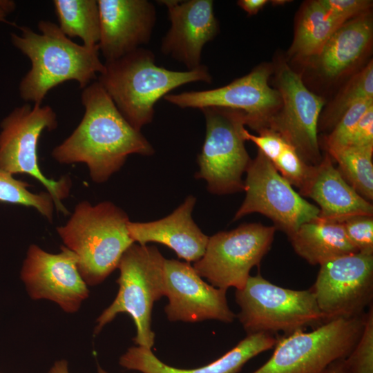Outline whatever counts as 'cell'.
<instances>
[{"instance_id": "6da1fadb", "label": "cell", "mask_w": 373, "mask_h": 373, "mask_svg": "<svg viewBox=\"0 0 373 373\" xmlns=\"http://www.w3.org/2000/svg\"><path fill=\"white\" fill-rule=\"evenodd\" d=\"M84 116L72 134L52 151L61 164L85 163L91 179L102 183L124 165L131 154L151 155L146 137L124 118L98 82L81 95Z\"/></svg>"}, {"instance_id": "7a4b0ae2", "label": "cell", "mask_w": 373, "mask_h": 373, "mask_svg": "<svg viewBox=\"0 0 373 373\" xmlns=\"http://www.w3.org/2000/svg\"><path fill=\"white\" fill-rule=\"evenodd\" d=\"M19 28L21 33H12V42L31 62L19 87L26 102L41 105L52 88L67 81H76L84 88L104 70L98 46L88 48L73 42L53 22L39 21V32L27 26Z\"/></svg>"}, {"instance_id": "3957f363", "label": "cell", "mask_w": 373, "mask_h": 373, "mask_svg": "<svg viewBox=\"0 0 373 373\" xmlns=\"http://www.w3.org/2000/svg\"><path fill=\"white\" fill-rule=\"evenodd\" d=\"M211 80L204 65L185 71L169 70L157 66L154 53L140 47L119 59L105 61L97 82L128 123L141 131L152 122L155 104L160 98L184 84Z\"/></svg>"}, {"instance_id": "277c9868", "label": "cell", "mask_w": 373, "mask_h": 373, "mask_svg": "<svg viewBox=\"0 0 373 373\" xmlns=\"http://www.w3.org/2000/svg\"><path fill=\"white\" fill-rule=\"evenodd\" d=\"M127 214L111 202L78 203L64 226L57 228L64 246L77 257L80 275L87 285L103 282L134 242Z\"/></svg>"}, {"instance_id": "5b68a950", "label": "cell", "mask_w": 373, "mask_h": 373, "mask_svg": "<svg viewBox=\"0 0 373 373\" xmlns=\"http://www.w3.org/2000/svg\"><path fill=\"white\" fill-rule=\"evenodd\" d=\"M160 251L153 246L135 242L123 254L117 268L119 276L117 294L97 318L94 334L120 313L128 314L136 327L135 343L151 349L155 334L151 329V312L155 301L164 296V262Z\"/></svg>"}, {"instance_id": "8992f818", "label": "cell", "mask_w": 373, "mask_h": 373, "mask_svg": "<svg viewBox=\"0 0 373 373\" xmlns=\"http://www.w3.org/2000/svg\"><path fill=\"white\" fill-rule=\"evenodd\" d=\"M365 314L327 321L309 332L299 329L277 338L269 359L252 373H325L346 358L359 340Z\"/></svg>"}, {"instance_id": "52a82bcc", "label": "cell", "mask_w": 373, "mask_h": 373, "mask_svg": "<svg viewBox=\"0 0 373 373\" xmlns=\"http://www.w3.org/2000/svg\"><path fill=\"white\" fill-rule=\"evenodd\" d=\"M236 301L240 308L238 318L247 334L283 332L286 335L325 322L311 289L284 288L260 274L250 276L245 286L236 289Z\"/></svg>"}, {"instance_id": "ba28073f", "label": "cell", "mask_w": 373, "mask_h": 373, "mask_svg": "<svg viewBox=\"0 0 373 373\" xmlns=\"http://www.w3.org/2000/svg\"><path fill=\"white\" fill-rule=\"evenodd\" d=\"M206 135L198 155L195 178L207 182L210 193L224 195L245 191L242 175L251 161L245 145L244 114L239 111L206 107Z\"/></svg>"}, {"instance_id": "9c48e42d", "label": "cell", "mask_w": 373, "mask_h": 373, "mask_svg": "<svg viewBox=\"0 0 373 373\" xmlns=\"http://www.w3.org/2000/svg\"><path fill=\"white\" fill-rule=\"evenodd\" d=\"M57 115L49 106L26 104L15 108L1 124L0 169L11 174H28L41 182L52 197L57 211L66 216L62 204L70 193L67 175L58 181L46 178L38 165L37 144L41 133L57 127Z\"/></svg>"}, {"instance_id": "30bf717a", "label": "cell", "mask_w": 373, "mask_h": 373, "mask_svg": "<svg viewBox=\"0 0 373 373\" xmlns=\"http://www.w3.org/2000/svg\"><path fill=\"white\" fill-rule=\"evenodd\" d=\"M276 231L274 226L248 223L220 231L209 238L203 256L193 267L215 287L240 289L269 251Z\"/></svg>"}, {"instance_id": "8fae6325", "label": "cell", "mask_w": 373, "mask_h": 373, "mask_svg": "<svg viewBox=\"0 0 373 373\" xmlns=\"http://www.w3.org/2000/svg\"><path fill=\"white\" fill-rule=\"evenodd\" d=\"M245 198L233 220L258 213L269 218L288 238L305 222L319 215L317 206L297 193L260 151L246 171Z\"/></svg>"}, {"instance_id": "7c38bea8", "label": "cell", "mask_w": 373, "mask_h": 373, "mask_svg": "<svg viewBox=\"0 0 373 373\" xmlns=\"http://www.w3.org/2000/svg\"><path fill=\"white\" fill-rule=\"evenodd\" d=\"M270 68L264 64L222 87L168 94L164 99L181 108L220 107L241 111L245 125L257 132L269 126L281 106V97L268 79Z\"/></svg>"}, {"instance_id": "4fadbf2b", "label": "cell", "mask_w": 373, "mask_h": 373, "mask_svg": "<svg viewBox=\"0 0 373 373\" xmlns=\"http://www.w3.org/2000/svg\"><path fill=\"white\" fill-rule=\"evenodd\" d=\"M311 289L325 322L365 314L372 305L373 254L357 252L323 263Z\"/></svg>"}, {"instance_id": "5bb4252c", "label": "cell", "mask_w": 373, "mask_h": 373, "mask_svg": "<svg viewBox=\"0 0 373 373\" xmlns=\"http://www.w3.org/2000/svg\"><path fill=\"white\" fill-rule=\"evenodd\" d=\"M276 85L282 103L268 128L279 133L305 163L317 165L323 158L317 132L323 99L310 91L300 75L285 63L278 68Z\"/></svg>"}, {"instance_id": "9a60e30c", "label": "cell", "mask_w": 373, "mask_h": 373, "mask_svg": "<svg viewBox=\"0 0 373 373\" xmlns=\"http://www.w3.org/2000/svg\"><path fill=\"white\" fill-rule=\"evenodd\" d=\"M21 278L32 299H46L64 312L74 313L89 294L78 269L76 254L65 246L58 254H50L36 245L27 251Z\"/></svg>"}, {"instance_id": "2e32d148", "label": "cell", "mask_w": 373, "mask_h": 373, "mask_svg": "<svg viewBox=\"0 0 373 373\" xmlns=\"http://www.w3.org/2000/svg\"><path fill=\"white\" fill-rule=\"evenodd\" d=\"M164 287L169 299L164 312L170 321L231 323L236 317L227 290L204 282L190 262L165 259Z\"/></svg>"}, {"instance_id": "e0dca14e", "label": "cell", "mask_w": 373, "mask_h": 373, "mask_svg": "<svg viewBox=\"0 0 373 373\" xmlns=\"http://www.w3.org/2000/svg\"><path fill=\"white\" fill-rule=\"evenodd\" d=\"M168 9L171 27L161 44V51L182 63L187 70L200 67L204 45L218 31L211 0L159 1Z\"/></svg>"}, {"instance_id": "ac0fdd59", "label": "cell", "mask_w": 373, "mask_h": 373, "mask_svg": "<svg viewBox=\"0 0 373 373\" xmlns=\"http://www.w3.org/2000/svg\"><path fill=\"white\" fill-rule=\"evenodd\" d=\"M99 51L106 61L119 59L149 42L156 21L147 0H97Z\"/></svg>"}, {"instance_id": "d6986e66", "label": "cell", "mask_w": 373, "mask_h": 373, "mask_svg": "<svg viewBox=\"0 0 373 373\" xmlns=\"http://www.w3.org/2000/svg\"><path fill=\"white\" fill-rule=\"evenodd\" d=\"M195 202V198L189 195L164 218L147 222L129 221L130 236L140 245L149 242L164 245L173 250L179 258L195 262L203 256L209 238L193 220Z\"/></svg>"}, {"instance_id": "ffe728a7", "label": "cell", "mask_w": 373, "mask_h": 373, "mask_svg": "<svg viewBox=\"0 0 373 373\" xmlns=\"http://www.w3.org/2000/svg\"><path fill=\"white\" fill-rule=\"evenodd\" d=\"M301 196L318 204V217L341 222L356 216H373L372 202L361 197L343 178L326 152L319 164L312 166L299 189Z\"/></svg>"}, {"instance_id": "44dd1931", "label": "cell", "mask_w": 373, "mask_h": 373, "mask_svg": "<svg viewBox=\"0 0 373 373\" xmlns=\"http://www.w3.org/2000/svg\"><path fill=\"white\" fill-rule=\"evenodd\" d=\"M276 342L277 338L269 334H247V337L217 360L195 369H179L169 366L162 362L151 349L141 346L128 348L120 356L119 363L126 369L142 373H238L247 361L271 349Z\"/></svg>"}, {"instance_id": "7402d4cb", "label": "cell", "mask_w": 373, "mask_h": 373, "mask_svg": "<svg viewBox=\"0 0 373 373\" xmlns=\"http://www.w3.org/2000/svg\"><path fill=\"white\" fill-rule=\"evenodd\" d=\"M372 33V20L365 12L342 24L317 56L323 75L336 77L352 66L370 46Z\"/></svg>"}, {"instance_id": "603a6c76", "label": "cell", "mask_w": 373, "mask_h": 373, "mask_svg": "<svg viewBox=\"0 0 373 373\" xmlns=\"http://www.w3.org/2000/svg\"><path fill=\"white\" fill-rule=\"evenodd\" d=\"M289 239L294 251L312 265L358 252L341 222L319 217L301 224Z\"/></svg>"}, {"instance_id": "cb8c5ba5", "label": "cell", "mask_w": 373, "mask_h": 373, "mask_svg": "<svg viewBox=\"0 0 373 373\" xmlns=\"http://www.w3.org/2000/svg\"><path fill=\"white\" fill-rule=\"evenodd\" d=\"M343 23L331 17L319 0L309 1L300 16L291 47V54L317 57L332 34Z\"/></svg>"}, {"instance_id": "d4e9b609", "label": "cell", "mask_w": 373, "mask_h": 373, "mask_svg": "<svg viewBox=\"0 0 373 373\" xmlns=\"http://www.w3.org/2000/svg\"><path fill=\"white\" fill-rule=\"evenodd\" d=\"M59 28L69 37H79L88 48L98 46L100 38L97 0H55Z\"/></svg>"}, {"instance_id": "484cf974", "label": "cell", "mask_w": 373, "mask_h": 373, "mask_svg": "<svg viewBox=\"0 0 373 373\" xmlns=\"http://www.w3.org/2000/svg\"><path fill=\"white\" fill-rule=\"evenodd\" d=\"M346 182L364 199L373 200V145L344 146L327 151Z\"/></svg>"}, {"instance_id": "4316f807", "label": "cell", "mask_w": 373, "mask_h": 373, "mask_svg": "<svg viewBox=\"0 0 373 373\" xmlns=\"http://www.w3.org/2000/svg\"><path fill=\"white\" fill-rule=\"evenodd\" d=\"M29 186L0 169V202L32 207L51 222L55 207L52 197L48 192L33 193L27 189Z\"/></svg>"}, {"instance_id": "83f0119b", "label": "cell", "mask_w": 373, "mask_h": 373, "mask_svg": "<svg viewBox=\"0 0 373 373\" xmlns=\"http://www.w3.org/2000/svg\"><path fill=\"white\" fill-rule=\"evenodd\" d=\"M364 98H373L372 61L350 81L334 102L325 119V126L334 128L350 106Z\"/></svg>"}, {"instance_id": "f1b7e54d", "label": "cell", "mask_w": 373, "mask_h": 373, "mask_svg": "<svg viewBox=\"0 0 373 373\" xmlns=\"http://www.w3.org/2000/svg\"><path fill=\"white\" fill-rule=\"evenodd\" d=\"M372 106L373 98H364L350 106L331 133L325 137L324 143L326 151L345 146L360 119Z\"/></svg>"}, {"instance_id": "f546056e", "label": "cell", "mask_w": 373, "mask_h": 373, "mask_svg": "<svg viewBox=\"0 0 373 373\" xmlns=\"http://www.w3.org/2000/svg\"><path fill=\"white\" fill-rule=\"evenodd\" d=\"M365 313L361 336L345 359L349 373H373V307Z\"/></svg>"}, {"instance_id": "4dcf8cb0", "label": "cell", "mask_w": 373, "mask_h": 373, "mask_svg": "<svg viewBox=\"0 0 373 373\" xmlns=\"http://www.w3.org/2000/svg\"><path fill=\"white\" fill-rule=\"evenodd\" d=\"M273 164L291 186L299 189L307 180L312 166L305 163L295 149L288 143Z\"/></svg>"}, {"instance_id": "1f68e13d", "label": "cell", "mask_w": 373, "mask_h": 373, "mask_svg": "<svg viewBox=\"0 0 373 373\" xmlns=\"http://www.w3.org/2000/svg\"><path fill=\"white\" fill-rule=\"evenodd\" d=\"M341 222L358 252L373 254V216H356Z\"/></svg>"}, {"instance_id": "d6a6232c", "label": "cell", "mask_w": 373, "mask_h": 373, "mask_svg": "<svg viewBox=\"0 0 373 373\" xmlns=\"http://www.w3.org/2000/svg\"><path fill=\"white\" fill-rule=\"evenodd\" d=\"M255 135L249 133L246 128L243 131V137L245 140L251 141L258 148L266 157L274 163L280 156L287 144L285 140L276 131L267 128L258 132Z\"/></svg>"}, {"instance_id": "836d02e7", "label": "cell", "mask_w": 373, "mask_h": 373, "mask_svg": "<svg viewBox=\"0 0 373 373\" xmlns=\"http://www.w3.org/2000/svg\"><path fill=\"white\" fill-rule=\"evenodd\" d=\"M319 2L331 17L342 23L365 13L372 4V1L367 0H319Z\"/></svg>"}, {"instance_id": "e575fe53", "label": "cell", "mask_w": 373, "mask_h": 373, "mask_svg": "<svg viewBox=\"0 0 373 373\" xmlns=\"http://www.w3.org/2000/svg\"><path fill=\"white\" fill-rule=\"evenodd\" d=\"M373 145V106L360 119L345 146Z\"/></svg>"}, {"instance_id": "d590c367", "label": "cell", "mask_w": 373, "mask_h": 373, "mask_svg": "<svg viewBox=\"0 0 373 373\" xmlns=\"http://www.w3.org/2000/svg\"><path fill=\"white\" fill-rule=\"evenodd\" d=\"M267 0H240L238 5L249 15H256L267 3Z\"/></svg>"}, {"instance_id": "8d00e7d4", "label": "cell", "mask_w": 373, "mask_h": 373, "mask_svg": "<svg viewBox=\"0 0 373 373\" xmlns=\"http://www.w3.org/2000/svg\"><path fill=\"white\" fill-rule=\"evenodd\" d=\"M15 8V3L10 0H0V22L9 23L7 16Z\"/></svg>"}, {"instance_id": "74e56055", "label": "cell", "mask_w": 373, "mask_h": 373, "mask_svg": "<svg viewBox=\"0 0 373 373\" xmlns=\"http://www.w3.org/2000/svg\"><path fill=\"white\" fill-rule=\"evenodd\" d=\"M48 373H70L67 361L61 359L55 361Z\"/></svg>"}, {"instance_id": "f35d334b", "label": "cell", "mask_w": 373, "mask_h": 373, "mask_svg": "<svg viewBox=\"0 0 373 373\" xmlns=\"http://www.w3.org/2000/svg\"><path fill=\"white\" fill-rule=\"evenodd\" d=\"M345 359L339 360L333 363L325 373H349Z\"/></svg>"}, {"instance_id": "ab89813d", "label": "cell", "mask_w": 373, "mask_h": 373, "mask_svg": "<svg viewBox=\"0 0 373 373\" xmlns=\"http://www.w3.org/2000/svg\"><path fill=\"white\" fill-rule=\"evenodd\" d=\"M97 373H108L107 371L102 368L99 365L97 367Z\"/></svg>"}]
</instances>
